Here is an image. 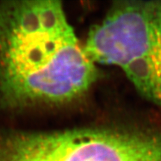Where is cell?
Masks as SVG:
<instances>
[{
    "label": "cell",
    "mask_w": 161,
    "mask_h": 161,
    "mask_svg": "<svg viewBox=\"0 0 161 161\" xmlns=\"http://www.w3.org/2000/svg\"><path fill=\"white\" fill-rule=\"evenodd\" d=\"M84 49L95 64L119 68L161 108V1L114 3L90 31Z\"/></svg>",
    "instance_id": "cell-2"
},
{
    "label": "cell",
    "mask_w": 161,
    "mask_h": 161,
    "mask_svg": "<svg viewBox=\"0 0 161 161\" xmlns=\"http://www.w3.org/2000/svg\"><path fill=\"white\" fill-rule=\"evenodd\" d=\"M0 161H161V132L118 128L0 131Z\"/></svg>",
    "instance_id": "cell-3"
},
{
    "label": "cell",
    "mask_w": 161,
    "mask_h": 161,
    "mask_svg": "<svg viewBox=\"0 0 161 161\" xmlns=\"http://www.w3.org/2000/svg\"><path fill=\"white\" fill-rule=\"evenodd\" d=\"M60 2L0 3V105L72 102L97 78Z\"/></svg>",
    "instance_id": "cell-1"
}]
</instances>
